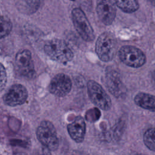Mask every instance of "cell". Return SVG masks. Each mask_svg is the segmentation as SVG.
<instances>
[{"instance_id":"obj_1","label":"cell","mask_w":155,"mask_h":155,"mask_svg":"<svg viewBox=\"0 0 155 155\" xmlns=\"http://www.w3.org/2000/svg\"><path fill=\"white\" fill-rule=\"evenodd\" d=\"M95 51L102 61L113 60L117 51V41L114 35L108 31L101 34L96 42Z\"/></svg>"},{"instance_id":"obj_2","label":"cell","mask_w":155,"mask_h":155,"mask_svg":"<svg viewBox=\"0 0 155 155\" xmlns=\"http://www.w3.org/2000/svg\"><path fill=\"white\" fill-rule=\"evenodd\" d=\"M44 50L51 59L61 63L70 61L73 58V53L67 44L60 39H52L47 41Z\"/></svg>"},{"instance_id":"obj_3","label":"cell","mask_w":155,"mask_h":155,"mask_svg":"<svg viewBox=\"0 0 155 155\" xmlns=\"http://www.w3.org/2000/svg\"><path fill=\"white\" fill-rule=\"evenodd\" d=\"M39 141L47 150L54 151L59 147V139L54 125L48 120H42L36 130Z\"/></svg>"},{"instance_id":"obj_4","label":"cell","mask_w":155,"mask_h":155,"mask_svg":"<svg viewBox=\"0 0 155 155\" xmlns=\"http://www.w3.org/2000/svg\"><path fill=\"white\" fill-rule=\"evenodd\" d=\"M71 15L74 27L80 36L87 42L93 41L94 33L84 12L79 8H74L71 12Z\"/></svg>"},{"instance_id":"obj_5","label":"cell","mask_w":155,"mask_h":155,"mask_svg":"<svg viewBox=\"0 0 155 155\" xmlns=\"http://www.w3.org/2000/svg\"><path fill=\"white\" fill-rule=\"evenodd\" d=\"M119 57L120 61L126 65L139 68L146 62L145 53L137 47L132 45H124L119 51Z\"/></svg>"},{"instance_id":"obj_6","label":"cell","mask_w":155,"mask_h":155,"mask_svg":"<svg viewBox=\"0 0 155 155\" xmlns=\"http://www.w3.org/2000/svg\"><path fill=\"white\" fill-rule=\"evenodd\" d=\"M87 87L89 97L96 106L105 111L111 108V99L99 84L93 80H90Z\"/></svg>"},{"instance_id":"obj_7","label":"cell","mask_w":155,"mask_h":155,"mask_svg":"<svg viewBox=\"0 0 155 155\" xmlns=\"http://www.w3.org/2000/svg\"><path fill=\"white\" fill-rule=\"evenodd\" d=\"M15 63L18 71L25 78H31L35 75V67L31 52L24 49L18 51L15 57Z\"/></svg>"},{"instance_id":"obj_8","label":"cell","mask_w":155,"mask_h":155,"mask_svg":"<svg viewBox=\"0 0 155 155\" xmlns=\"http://www.w3.org/2000/svg\"><path fill=\"white\" fill-rule=\"evenodd\" d=\"M72 82L70 78L64 73L55 75L48 85L49 91L58 97H64L71 91Z\"/></svg>"},{"instance_id":"obj_9","label":"cell","mask_w":155,"mask_h":155,"mask_svg":"<svg viewBox=\"0 0 155 155\" xmlns=\"http://www.w3.org/2000/svg\"><path fill=\"white\" fill-rule=\"evenodd\" d=\"M28 97L26 88L21 84L13 85L3 96L4 103L10 107L21 105L25 102Z\"/></svg>"},{"instance_id":"obj_10","label":"cell","mask_w":155,"mask_h":155,"mask_svg":"<svg viewBox=\"0 0 155 155\" xmlns=\"http://www.w3.org/2000/svg\"><path fill=\"white\" fill-rule=\"evenodd\" d=\"M106 85L110 92L116 97L125 95L127 89L119 74L113 69H109L105 73Z\"/></svg>"},{"instance_id":"obj_11","label":"cell","mask_w":155,"mask_h":155,"mask_svg":"<svg viewBox=\"0 0 155 155\" xmlns=\"http://www.w3.org/2000/svg\"><path fill=\"white\" fill-rule=\"evenodd\" d=\"M96 12L101 21L105 25H109L113 23L116 17L115 4L109 0L99 1L96 5Z\"/></svg>"},{"instance_id":"obj_12","label":"cell","mask_w":155,"mask_h":155,"mask_svg":"<svg viewBox=\"0 0 155 155\" xmlns=\"http://www.w3.org/2000/svg\"><path fill=\"white\" fill-rule=\"evenodd\" d=\"M67 131L74 141L77 143L83 142L86 131V125L83 117L77 116L73 122L68 124Z\"/></svg>"},{"instance_id":"obj_13","label":"cell","mask_w":155,"mask_h":155,"mask_svg":"<svg viewBox=\"0 0 155 155\" xmlns=\"http://www.w3.org/2000/svg\"><path fill=\"white\" fill-rule=\"evenodd\" d=\"M134 103L139 107L154 112L155 111V98L148 93H138L134 98Z\"/></svg>"},{"instance_id":"obj_14","label":"cell","mask_w":155,"mask_h":155,"mask_svg":"<svg viewBox=\"0 0 155 155\" xmlns=\"http://www.w3.org/2000/svg\"><path fill=\"white\" fill-rule=\"evenodd\" d=\"M40 1H19L17 3L19 10L28 14L35 12L38 9Z\"/></svg>"},{"instance_id":"obj_15","label":"cell","mask_w":155,"mask_h":155,"mask_svg":"<svg viewBox=\"0 0 155 155\" xmlns=\"http://www.w3.org/2000/svg\"><path fill=\"white\" fill-rule=\"evenodd\" d=\"M115 4L121 10L128 13L134 12L139 8V2L134 0L116 1H115Z\"/></svg>"},{"instance_id":"obj_16","label":"cell","mask_w":155,"mask_h":155,"mask_svg":"<svg viewBox=\"0 0 155 155\" xmlns=\"http://www.w3.org/2000/svg\"><path fill=\"white\" fill-rule=\"evenodd\" d=\"M12 29V23L5 16L0 15V39L8 36Z\"/></svg>"},{"instance_id":"obj_17","label":"cell","mask_w":155,"mask_h":155,"mask_svg":"<svg viewBox=\"0 0 155 155\" xmlns=\"http://www.w3.org/2000/svg\"><path fill=\"white\" fill-rule=\"evenodd\" d=\"M143 142L147 147L150 150L155 151L154 144V128L148 129L143 134Z\"/></svg>"},{"instance_id":"obj_18","label":"cell","mask_w":155,"mask_h":155,"mask_svg":"<svg viewBox=\"0 0 155 155\" xmlns=\"http://www.w3.org/2000/svg\"><path fill=\"white\" fill-rule=\"evenodd\" d=\"M7 73L5 69L2 64L0 63V91L5 88L7 83Z\"/></svg>"},{"instance_id":"obj_19","label":"cell","mask_w":155,"mask_h":155,"mask_svg":"<svg viewBox=\"0 0 155 155\" xmlns=\"http://www.w3.org/2000/svg\"><path fill=\"white\" fill-rule=\"evenodd\" d=\"M48 150H47L45 148L42 149L41 150L38 151V152L35 153V154L34 155H50V154Z\"/></svg>"},{"instance_id":"obj_20","label":"cell","mask_w":155,"mask_h":155,"mask_svg":"<svg viewBox=\"0 0 155 155\" xmlns=\"http://www.w3.org/2000/svg\"><path fill=\"white\" fill-rule=\"evenodd\" d=\"M132 155H145V154H142V153H135V154H133Z\"/></svg>"}]
</instances>
